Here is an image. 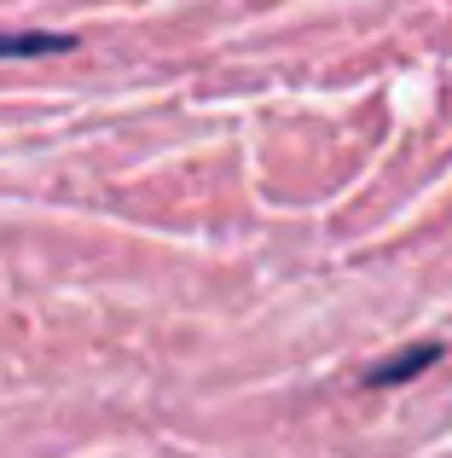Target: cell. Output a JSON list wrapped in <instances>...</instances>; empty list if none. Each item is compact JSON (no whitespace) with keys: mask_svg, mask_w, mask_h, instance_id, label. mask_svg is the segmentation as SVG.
Wrapping results in <instances>:
<instances>
[{"mask_svg":"<svg viewBox=\"0 0 452 458\" xmlns=\"http://www.w3.org/2000/svg\"><path fill=\"white\" fill-rule=\"evenodd\" d=\"M435 360H441V343H418V348H406V354H395L389 366H372L365 371V383H406V377H418V371H430Z\"/></svg>","mask_w":452,"mask_h":458,"instance_id":"cell-1","label":"cell"},{"mask_svg":"<svg viewBox=\"0 0 452 458\" xmlns=\"http://www.w3.org/2000/svg\"><path fill=\"white\" fill-rule=\"evenodd\" d=\"M76 35H53V30H23V35H0V58H46V53H70Z\"/></svg>","mask_w":452,"mask_h":458,"instance_id":"cell-2","label":"cell"}]
</instances>
